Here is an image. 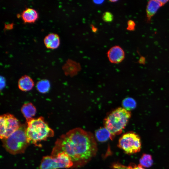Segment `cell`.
Instances as JSON below:
<instances>
[{
	"mask_svg": "<svg viewBox=\"0 0 169 169\" xmlns=\"http://www.w3.org/2000/svg\"><path fill=\"white\" fill-rule=\"evenodd\" d=\"M135 23L132 20H129L127 22V29L129 31H133L135 29Z\"/></svg>",
	"mask_w": 169,
	"mask_h": 169,
	"instance_id": "obj_20",
	"label": "cell"
},
{
	"mask_svg": "<svg viewBox=\"0 0 169 169\" xmlns=\"http://www.w3.org/2000/svg\"><path fill=\"white\" fill-rule=\"evenodd\" d=\"M21 17L25 23L34 22L38 18V14L35 9L30 8H27L21 13Z\"/></svg>",
	"mask_w": 169,
	"mask_h": 169,
	"instance_id": "obj_10",
	"label": "cell"
},
{
	"mask_svg": "<svg viewBox=\"0 0 169 169\" xmlns=\"http://www.w3.org/2000/svg\"><path fill=\"white\" fill-rule=\"evenodd\" d=\"M91 27L93 32H95L97 31V28H95L93 25H92Z\"/></svg>",
	"mask_w": 169,
	"mask_h": 169,
	"instance_id": "obj_23",
	"label": "cell"
},
{
	"mask_svg": "<svg viewBox=\"0 0 169 169\" xmlns=\"http://www.w3.org/2000/svg\"><path fill=\"white\" fill-rule=\"evenodd\" d=\"M140 165L146 168L151 166L153 163V160L152 156L148 154H144L141 157L139 160Z\"/></svg>",
	"mask_w": 169,
	"mask_h": 169,
	"instance_id": "obj_15",
	"label": "cell"
},
{
	"mask_svg": "<svg viewBox=\"0 0 169 169\" xmlns=\"http://www.w3.org/2000/svg\"><path fill=\"white\" fill-rule=\"evenodd\" d=\"M5 28L8 29H10L13 28V24H9L6 25L5 26Z\"/></svg>",
	"mask_w": 169,
	"mask_h": 169,
	"instance_id": "obj_21",
	"label": "cell"
},
{
	"mask_svg": "<svg viewBox=\"0 0 169 169\" xmlns=\"http://www.w3.org/2000/svg\"><path fill=\"white\" fill-rule=\"evenodd\" d=\"M97 146L91 132L80 128L69 131L61 136L55 143L51 156L64 151L71 158L74 167H80L89 162L97 153Z\"/></svg>",
	"mask_w": 169,
	"mask_h": 169,
	"instance_id": "obj_1",
	"label": "cell"
},
{
	"mask_svg": "<svg viewBox=\"0 0 169 169\" xmlns=\"http://www.w3.org/2000/svg\"><path fill=\"white\" fill-rule=\"evenodd\" d=\"M44 43L47 48L55 49L57 48L60 44L59 37L57 34L50 33L44 38Z\"/></svg>",
	"mask_w": 169,
	"mask_h": 169,
	"instance_id": "obj_9",
	"label": "cell"
},
{
	"mask_svg": "<svg viewBox=\"0 0 169 169\" xmlns=\"http://www.w3.org/2000/svg\"><path fill=\"white\" fill-rule=\"evenodd\" d=\"M162 6L165 4L168 1V0H159Z\"/></svg>",
	"mask_w": 169,
	"mask_h": 169,
	"instance_id": "obj_22",
	"label": "cell"
},
{
	"mask_svg": "<svg viewBox=\"0 0 169 169\" xmlns=\"http://www.w3.org/2000/svg\"><path fill=\"white\" fill-rule=\"evenodd\" d=\"M21 111L27 120L33 118L36 114V110L32 103H28L23 105Z\"/></svg>",
	"mask_w": 169,
	"mask_h": 169,
	"instance_id": "obj_13",
	"label": "cell"
},
{
	"mask_svg": "<svg viewBox=\"0 0 169 169\" xmlns=\"http://www.w3.org/2000/svg\"><path fill=\"white\" fill-rule=\"evenodd\" d=\"M26 125H21L9 136L2 139L3 147L10 154L16 155L24 153L29 144L26 136Z\"/></svg>",
	"mask_w": 169,
	"mask_h": 169,
	"instance_id": "obj_4",
	"label": "cell"
},
{
	"mask_svg": "<svg viewBox=\"0 0 169 169\" xmlns=\"http://www.w3.org/2000/svg\"><path fill=\"white\" fill-rule=\"evenodd\" d=\"M118 146L128 154L137 153L141 149V138L138 134L133 132L126 133L119 139Z\"/></svg>",
	"mask_w": 169,
	"mask_h": 169,
	"instance_id": "obj_6",
	"label": "cell"
},
{
	"mask_svg": "<svg viewBox=\"0 0 169 169\" xmlns=\"http://www.w3.org/2000/svg\"><path fill=\"white\" fill-rule=\"evenodd\" d=\"M73 166V162L69 155L64 151H60L54 156L43 157L38 169H57Z\"/></svg>",
	"mask_w": 169,
	"mask_h": 169,
	"instance_id": "obj_5",
	"label": "cell"
},
{
	"mask_svg": "<svg viewBox=\"0 0 169 169\" xmlns=\"http://www.w3.org/2000/svg\"><path fill=\"white\" fill-rule=\"evenodd\" d=\"M50 87V83L47 80H41L38 82L37 84L38 90L41 93L47 92L49 90Z\"/></svg>",
	"mask_w": 169,
	"mask_h": 169,
	"instance_id": "obj_17",
	"label": "cell"
},
{
	"mask_svg": "<svg viewBox=\"0 0 169 169\" xmlns=\"http://www.w3.org/2000/svg\"><path fill=\"white\" fill-rule=\"evenodd\" d=\"M95 137L100 142H105L109 139H113L110 132L105 127L100 128L95 131Z\"/></svg>",
	"mask_w": 169,
	"mask_h": 169,
	"instance_id": "obj_14",
	"label": "cell"
},
{
	"mask_svg": "<svg viewBox=\"0 0 169 169\" xmlns=\"http://www.w3.org/2000/svg\"><path fill=\"white\" fill-rule=\"evenodd\" d=\"M18 85L21 90L27 91L32 89L34 86V82L29 76L24 75L19 79Z\"/></svg>",
	"mask_w": 169,
	"mask_h": 169,
	"instance_id": "obj_12",
	"label": "cell"
},
{
	"mask_svg": "<svg viewBox=\"0 0 169 169\" xmlns=\"http://www.w3.org/2000/svg\"><path fill=\"white\" fill-rule=\"evenodd\" d=\"M162 5L159 0H150L147 3L146 8L147 18L150 20L155 14Z\"/></svg>",
	"mask_w": 169,
	"mask_h": 169,
	"instance_id": "obj_11",
	"label": "cell"
},
{
	"mask_svg": "<svg viewBox=\"0 0 169 169\" xmlns=\"http://www.w3.org/2000/svg\"><path fill=\"white\" fill-rule=\"evenodd\" d=\"M26 134L28 142L36 145L54 135L53 131L49 127L44 118L40 117L27 120Z\"/></svg>",
	"mask_w": 169,
	"mask_h": 169,
	"instance_id": "obj_2",
	"label": "cell"
},
{
	"mask_svg": "<svg viewBox=\"0 0 169 169\" xmlns=\"http://www.w3.org/2000/svg\"><path fill=\"white\" fill-rule=\"evenodd\" d=\"M122 105L124 108L130 111V110L135 108L136 106V103L133 98L128 97L123 100Z\"/></svg>",
	"mask_w": 169,
	"mask_h": 169,
	"instance_id": "obj_18",
	"label": "cell"
},
{
	"mask_svg": "<svg viewBox=\"0 0 169 169\" xmlns=\"http://www.w3.org/2000/svg\"><path fill=\"white\" fill-rule=\"evenodd\" d=\"M111 167L113 169H146L140 164H132L127 166L118 162L113 163L111 166Z\"/></svg>",
	"mask_w": 169,
	"mask_h": 169,
	"instance_id": "obj_16",
	"label": "cell"
},
{
	"mask_svg": "<svg viewBox=\"0 0 169 169\" xmlns=\"http://www.w3.org/2000/svg\"><path fill=\"white\" fill-rule=\"evenodd\" d=\"M131 115V112L122 107L111 112L104 121V127L111 133L113 139L121 134L126 125Z\"/></svg>",
	"mask_w": 169,
	"mask_h": 169,
	"instance_id": "obj_3",
	"label": "cell"
},
{
	"mask_svg": "<svg viewBox=\"0 0 169 169\" xmlns=\"http://www.w3.org/2000/svg\"><path fill=\"white\" fill-rule=\"evenodd\" d=\"M109 61L113 64H118L121 62L125 57L123 49L120 46L115 45L111 47L107 52Z\"/></svg>",
	"mask_w": 169,
	"mask_h": 169,
	"instance_id": "obj_8",
	"label": "cell"
},
{
	"mask_svg": "<svg viewBox=\"0 0 169 169\" xmlns=\"http://www.w3.org/2000/svg\"><path fill=\"white\" fill-rule=\"evenodd\" d=\"M13 115L7 114L0 117V136L2 140L7 138L18 129L21 125Z\"/></svg>",
	"mask_w": 169,
	"mask_h": 169,
	"instance_id": "obj_7",
	"label": "cell"
},
{
	"mask_svg": "<svg viewBox=\"0 0 169 169\" xmlns=\"http://www.w3.org/2000/svg\"><path fill=\"white\" fill-rule=\"evenodd\" d=\"M113 14L109 12L104 13L102 16V19L103 21L106 22L112 21L113 20Z\"/></svg>",
	"mask_w": 169,
	"mask_h": 169,
	"instance_id": "obj_19",
	"label": "cell"
}]
</instances>
